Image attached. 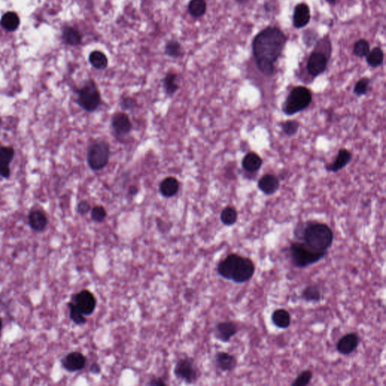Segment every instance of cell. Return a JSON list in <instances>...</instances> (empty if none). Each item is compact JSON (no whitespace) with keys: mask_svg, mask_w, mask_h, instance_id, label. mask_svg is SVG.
Masks as SVG:
<instances>
[{"mask_svg":"<svg viewBox=\"0 0 386 386\" xmlns=\"http://www.w3.org/2000/svg\"><path fill=\"white\" fill-rule=\"evenodd\" d=\"M287 42L285 34L276 27H268L259 33L253 41V53L259 71L272 75L274 63L281 56Z\"/></svg>","mask_w":386,"mask_h":386,"instance_id":"1","label":"cell"},{"mask_svg":"<svg viewBox=\"0 0 386 386\" xmlns=\"http://www.w3.org/2000/svg\"><path fill=\"white\" fill-rule=\"evenodd\" d=\"M295 235L316 252H327L334 242V232L322 223L311 221L297 226Z\"/></svg>","mask_w":386,"mask_h":386,"instance_id":"2","label":"cell"},{"mask_svg":"<svg viewBox=\"0 0 386 386\" xmlns=\"http://www.w3.org/2000/svg\"><path fill=\"white\" fill-rule=\"evenodd\" d=\"M291 263L296 268H306L315 264L327 256V252H316L301 241L291 243L289 247Z\"/></svg>","mask_w":386,"mask_h":386,"instance_id":"3","label":"cell"},{"mask_svg":"<svg viewBox=\"0 0 386 386\" xmlns=\"http://www.w3.org/2000/svg\"><path fill=\"white\" fill-rule=\"evenodd\" d=\"M312 101V94L307 87H294L289 93L283 104L282 111L285 115L293 116L306 110Z\"/></svg>","mask_w":386,"mask_h":386,"instance_id":"4","label":"cell"},{"mask_svg":"<svg viewBox=\"0 0 386 386\" xmlns=\"http://www.w3.org/2000/svg\"><path fill=\"white\" fill-rule=\"evenodd\" d=\"M77 103L86 112L93 113L99 108L102 103L101 92L93 80L85 81L77 90Z\"/></svg>","mask_w":386,"mask_h":386,"instance_id":"5","label":"cell"},{"mask_svg":"<svg viewBox=\"0 0 386 386\" xmlns=\"http://www.w3.org/2000/svg\"><path fill=\"white\" fill-rule=\"evenodd\" d=\"M110 145L104 140H97L90 144L87 151V162L92 171L104 169L110 161Z\"/></svg>","mask_w":386,"mask_h":386,"instance_id":"6","label":"cell"},{"mask_svg":"<svg viewBox=\"0 0 386 386\" xmlns=\"http://www.w3.org/2000/svg\"><path fill=\"white\" fill-rule=\"evenodd\" d=\"M174 373L176 378L188 384L195 383L199 377L198 369L194 361L190 357L179 360L174 367Z\"/></svg>","mask_w":386,"mask_h":386,"instance_id":"7","label":"cell"},{"mask_svg":"<svg viewBox=\"0 0 386 386\" xmlns=\"http://www.w3.org/2000/svg\"><path fill=\"white\" fill-rule=\"evenodd\" d=\"M254 272L255 265L254 262L250 258L239 255L233 271L231 281L237 284H243L251 280L254 276Z\"/></svg>","mask_w":386,"mask_h":386,"instance_id":"8","label":"cell"},{"mask_svg":"<svg viewBox=\"0 0 386 386\" xmlns=\"http://www.w3.org/2000/svg\"><path fill=\"white\" fill-rule=\"evenodd\" d=\"M111 126L114 134L118 137L128 135L132 130V123L125 113H116L111 119Z\"/></svg>","mask_w":386,"mask_h":386,"instance_id":"9","label":"cell"},{"mask_svg":"<svg viewBox=\"0 0 386 386\" xmlns=\"http://www.w3.org/2000/svg\"><path fill=\"white\" fill-rule=\"evenodd\" d=\"M74 303L85 315H91L95 310L97 300L92 293L83 290L76 295Z\"/></svg>","mask_w":386,"mask_h":386,"instance_id":"10","label":"cell"},{"mask_svg":"<svg viewBox=\"0 0 386 386\" xmlns=\"http://www.w3.org/2000/svg\"><path fill=\"white\" fill-rule=\"evenodd\" d=\"M327 65V57L322 53L314 51L309 58L307 71L311 77H318L325 71Z\"/></svg>","mask_w":386,"mask_h":386,"instance_id":"11","label":"cell"},{"mask_svg":"<svg viewBox=\"0 0 386 386\" xmlns=\"http://www.w3.org/2000/svg\"><path fill=\"white\" fill-rule=\"evenodd\" d=\"M359 343L360 337L357 334L350 333L346 334L337 343V351L343 355H348L355 351Z\"/></svg>","mask_w":386,"mask_h":386,"instance_id":"12","label":"cell"},{"mask_svg":"<svg viewBox=\"0 0 386 386\" xmlns=\"http://www.w3.org/2000/svg\"><path fill=\"white\" fill-rule=\"evenodd\" d=\"M238 326L233 321H224L216 326L215 337L223 343H228L238 333Z\"/></svg>","mask_w":386,"mask_h":386,"instance_id":"13","label":"cell"},{"mask_svg":"<svg viewBox=\"0 0 386 386\" xmlns=\"http://www.w3.org/2000/svg\"><path fill=\"white\" fill-rule=\"evenodd\" d=\"M86 358L80 352L74 351L66 355L62 359V365L70 372L79 371L85 367Z\"/></svg>","mask_w":386,"mask_h":386,"instance_id":"14","label":"cell"},{"mask_svg":"<svg viewBox=\"0 0 386 386\" xmlns=\"http://www.w3.org/2000/svg\"><path fill=\"white\" fill-rule=\"evenodd\" d=\"M238 257H239L238 254H231L227 256L222 261H220L217 265V273L219 275L224 279L231 281L233 271L238 261Z\"/></svg>","mask_w":386,"mask_h":386,"instance_id":"15","label":"cell"},{"mask_svg":"<svg viewBox=\"0 0 386 386\" xmlns=\"http://www.w3.org/2000/svg\"><path fill=\"white\" fill-rule=\"evenodd\" d=\"M311 18L310 8L306 3H300L294 8L293 24L296 28H303L309 23Z\"/></svg>","mask_w":386,"mask_h":386,"instance_id":"16","label":"cell"},{"mask_svg":"<svg viewBox=\"0 0 386 386\" xmlns=\"http://www.w3.org/2000/svg\"><path fill=\"white\" fill-rule=\"evenodd\" d=\"M279 187V180L273 174H265L258 181V188L267 195H273L276 193Z\"/></svg>","mask_w":386,"mask_h":386,"instance_id":"17","label":"cell"},{"mask_svg":"<svg viewBox=\"0 0 386 386\" xmlns=\"http://www.w3.org/2000/svg\"><path fill=\"white\" fill-rule=\"evenodd\" d=\"M351 158H352V155L348 150H346V149H341L339 150L335 161L331 164H327L325 168L327 171L334 173L337 172L347 166V164L351 161Z\"/></svg>","mask_w":386,"mask_h":386,"instance_id":"18","label":"cell"},{"mask_svg":"<svg viewBox=\"0 0 386 386\" xmlns=\"http://www.w3.org/2000/svg\"><path fill=\"white\" fill-rule=\"evenodd\" d=\"M215 364L217 368L222 371H232L237 367V360L232 354L220 351L216 354Z\"/></svg>","mask_w":386,"mask_h":386,"instance_id":"19","label":"cell"},{"mask_svg":"<svg viewBox=\"0 0 386 386\" xmlns=\"http://www.w3.org/2000/svg\"><path fill=\"white\" fill-rule=\"evenodd\" d=\"M180 189V183L174 177L164 178L159 185V192L164 198H171L177 195Z\"/></svg>","mask_w":386,"mask_h":386,"instance_id":"20","label":"cell"},{"mask_svg":"<svg viewBox=\"0 0 386 386\" xmlns=\"http://www.w3.org/2000/svg\"><path fill=\"white\" fill-rule=\"evenodd\" d=\"M271 321L278 328H288L291 324V314L287 310L279 309L275 310L271 314Z\"/></svg>","mask_w":386,"mask_h":386,"instance_id":"21","label":"cell"},{"mask_svg":"<svg viewBox=\"0 0 386 386\" xmlns=\"http://www.w3.org/2000/svg\"><path fill=\"white\" fill-rule=\"evenodd\" d=\"M263 160L255 153H249L242 160V167L245 171L250 173L257 172L260 169Z\"/></svg>","mask_w":386,"mask_h":386,"instance_id":"22","label":"cell"},{"mask_svg":"<svg viewBox=\"0 0 386 386\" xmlns=\"http://www.w3.org/2000/svg\"><path fill=\"white\" fill-rule=\"evenodd\" d=\"M29 224L35 231H42L47 225L46 216L42 211H32L29 215Z\"/></svg>","mask_w":386,"mask_h":386,"instance_id":"23","label":"cell"},{"mask_svg":"<svg viewBox=\"0 0 386 386\" xmlns=\"http://www.w3.org/2000/svg\"><path fill=\"white\" fill-rule=\"evenodd\" d=\"M301 297L303 300L306 302H313V303H318L321 301L322 298L320 287L316 284H311L307 286L304 288L301 294Z\"/></svg>","mask_w":386,"mask_h":386,"instance_id":"24","label":"cell"},{"mask_svg":"<svg viewBox=\"0 0 386 386\" xmlns=\"http://www.w3.org/2000/svg\"><path fill=\"white\" fill-rule=\"evenodd\" d=\"M20 20L16 13L8 11L2 16L0 24L8 31H14L19 26Z\"/></svg>","mask_w":386,"mask_h":386,"instance_id":"25","label":"cell"},{"mask_svg":"<svg viewBox=\"0 0 386 386\" xmlns=\"http://www.w3.org/2000/svg\"><path fill=\"white\" fill-rule=\"evenodd\" d=\"M89 62L93 67L97 70H100V71H103L104 69L107 68V65H108V60H107V56L104 53L99 51H93L92 53H91L89 56Z\"/></svg>","mask_w":386,"mask_h":386,"instance_id":"26","label":"cell"},{"mask_svg":"<svg viewBox=\"0 0 386 386\" xmlns=\"http://www.w3.org/2000/svg\"><path fill=\"white\" fill-rule=\"evenodd\" d=\"M177 75L174 73H168L163 79V87L166 94L169 96L174 95L179 89L177 83Z\"/></svg>","mask_w":386,"mask_h":386,"instance_id":"27","label":"cell"},{"mask_svg":"<svg viewBox=\"0 0 386 386\" xmlns=\"http://www.w3.org/2000/svg\"><path fill=\"white\" fill-rule=\"evenodd\" d=\"M220 220L225 226L230 227V226L234 225L238 220V213L233 207L228 206L227 208H224L221 212Z\"/></svg>","mask_w":386,"mask_h":386,"instance_id":"28","label":"cell"},{"mask_svg":"<svg viewBox=\"0 0 386 386\" xmlns=\"http://www.w3.org/2000/svg\"><path fill=\"white\" fill-rule=\"evenodd\" d=\"M384 60V53L380 47L374 48L367 55V62L370 67H380L383 64Z\"/></svg>","mask_w":386,"mask_h":386,"instance_id":"29","label":"cell"},{"mask_svg":"<svg viewBox=\"0 0 386 386\" xmlns=\"http://www.w3.org/2000/svg\"><path fill=\"white\" fill-rule=\"evenodd\" d=\"M205 0H191L189 3V12L192 16L200 18L206 11Z\"/></svg>","mask_w":386,"mask_h":386,"instance_id":"30","label":"cell"},{"mask_svg":"<svg viewBox=\"0 0 386 386\" xmlns=\"http://www.w3.org/2000/svg\"><path fill=\"white\" fill-rule=\"evenodd\" d=\"M63 38L69 45H78L81 42V37L79 32L74 27H67L63 32Z\"/></svg>","mask_w":386,"mask_h":386,"instance_id":"31","label":"cell"},{"mask_svg":"<svg viewBox=\"0 0 386 386\" xmlns=\"http://www.w3.org/2000/svg\"><path fill=\"white\" fill-rule=\"evenodd\" d=\"M68 306L70 307V310H71L70 316H71V320L78 325H83V324H86L87 319L85 317V314L81 312V310L78 308L75 303H71Z\"/></svg>","mask_w":386,"mask_h":386,"instance_id":"32","label":"cell"},{"mask_svg":"<svg viewBox=\"0 0 386 386\" xmlns=\"http://www.w3.org/2000/svg\"><path fill=\"white\" fill-rule=\"evenodd\" d=\"M353 52L354 55L359 58L367 56L370 52V44L367 40L361 39L354 43Z\"/></svg>","mask_w":386,"mask_h":386,"instance_id":"33","label":"cell"},{"mask_svg":"<svg viewBox=\"0 0 386 386\" xmlns=\"http://www.w3.org/2000/svg\"><path fill=\"white\" fill-rule=\"evenodd\" d=\"M165 54L172 58H179L182 54V47L177 41L171 40L165 46Z\"/></svg>","mask_w":386,"mask_h":386,"instance_id":"34","label":"cell"},{"mask_svg":"<svg viewBox=\"0 0 386 386\" xmlns=\"http://www.w3.org/2000/svg\"><path fill=\"white\" fill-rule=\"evenodd\" d=\"M281 129L286 135H295L300 128V123L295 120H287L281 124Z\"/></svg>","mask_w":386,"mask_h":386,"instance_id":"35","label":"cell"},{"mask_svg":"<svg viewBox=\"0 0 386 386\" xmlns=\"http://www.w3.org/2000/svg\"><path fill=\"white\" fill-rule=\"evenodd\" d=\"M312 379V373L310 370H304L291 383L292 386H306L309 384Z\"/></svg>","mask_w":386,"mask_h":386,"instance_id":"36","label":"cell"},{"mask_svg":"<svg viewBox=\"0 0 386 386\" xmlns=\"http://www.w3.org/2000/svg\"><path fill=\"white\" fill-rule=\"evenodd\" d=\"M370 78L364 77L361 78L359 81L354 85V93L357 96L365 95L368 91L369 86H370Z\"/></svg>","mask_w":386,"mask_h":386,"instance_id":"37","label":"cell"},{"mask_svg":"<svg viewBox=\"0 0 386 386\" xmlns=\"http://www.w3.org/2000/svg\"><path fill=\"white\" fill-rule=\"evenodd\" d=\"M91 219L96 223H102L107 217V211L104 207L101 205H97L91 210Z\"/></svg>","mask_w":386,"mask_h":386,"instance_id":"38","label":"cell"},{"mask_svg":"<svg viewBox=\"0 0 386 386\" xmlns=\"http://www.w3.org/2000/svg\"><path fill=\"white\" fill-rule=\"evenodd\" d=\"M119 105L123 111H132L135 110L138 104L137 101L131 97H121Z\"/></svg>","mask_w":386,"mask_h":386,"instance_id":"39","label":"cell"},{"mask_svg":"<svg viewBox=\"0 0 386 386\" xmlns=\"http://www.w3.org/2000/svg\"><path fill=\"white\" fill-rule=\"evenodd\" d=\"M14 157V150L11 147L0 148V162L9 165Z\"/></svg>","mask_w":386,"mask_h":386,"instance_id":"40","label":"cell"},{"mask_svg":"<svg viewBox=\"0 0 386 386\" xmlns=\"http://www.w3.org/2000/svg\"><path fill=\"white\" fill-rule=\"evenodd\" d=\"M91 210V205L87 201H81L77 205V212L81 215H85L88 214Z\"/></svg>","mask_w":386,"mask_h":386,"instance_id":"41","label":"cell"},{"mask_svg":"<svg viewBox=\"0 0 386 386\" xmlns=\"http://www.w3.org/2000/svg\"><path fill=\"white\" fill-rule=\"evenodd\" d=\"M9 165L0 162V176H2V177L7 178V177H9Z\"/></svg>","mask_w":386,"mask_h":386,"instance_id":"42","label":"cell"},{"mask_svg":"<svg viewBox=\"0 0 386 386\" xmlns=\"http://www.w3.org/2000/svg\"><path fill=\"white\" fill-rule=\"evenodd\" d=\"M150 386H166V383L164 382V380H161V378H155L151 380V381L149 383Z\"/></svg>","mask_w":386,"mask_h":386,"instance_id":"43","label":"cell"},{"mask_svg":"<svg viewBox=\"0 0 386 386\" xmlns=\"http://www.w3.org/2000/svg\"><path fill=\"white\" fill-rule=\"evenodd\" d=\"M90 371H91V374L98 375L101 371V366L98 363H94V364H91V367H90Z\"/></svg>","mask_w":386,"mask_h":386,"instance_id":"44","label":"cell"},{"mask_svg":"<svg viewBox=\"0 0 386 386\" xmlns=\"http://www.w3.org/2000/svg\"><path fill=\"white\" fill-rule=\"evenodd\" d=\"M138 192H139V189L137 188L136 186H131V187H129V190H128V193L131 196L137 195Z\"/></svg>","mask_w":386,"mask_h":386,"instance_id":"45","label":"cell"},{"mask_svg":"<svg viewBox=\"0 0 386 386\" xmlns=\"http://www.w3.org/2000/svg\"><path fill=\"white\" fill-rule=\"evenodd\" d=\"M235 1H236V2H238V3L244 4V3H246V2H248L249 0H235Z\"/></svg>","mask_w":386,"mask_h":386,"instance_id":"46","label":"cell"},{"mask_svg":"<svg viewBox=\"0 0 386 386\" xmlns=\"http://www.w3.org/2000/svg\"><path fill=\"white\" fill-rule=\"evenodd\" d=\"M326 1L330 4H334L336 2H337V0H326Z\"/></svg>","mask_w":386,"mask_h":386,"instance_id":"47","label":"cell"},{"mask_svg":"<svg viewBox=\"0 0 386 386\" xmlns=\"http://www.w3.org/2000/svg\"><path fill=\"white\" fill-rule=\"evenodd\" d=\"M2 329V320L0 318V330Z\"/></svg>","mask_w":386,"mask_h":386,"instance_id":"48","label":"cell"}]
</instances>
